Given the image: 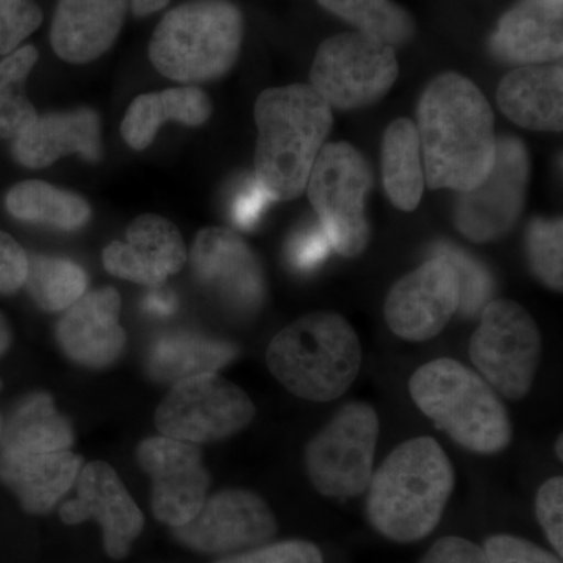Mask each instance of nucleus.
Here are the masks:
<instances>
[{
	"label": "nucleus",
	"instance_id": "f257e3e1",
	"mask_svg": "<svg viewBox=\"0 0 563 563\" xmlns=\"http://www.w3.org/2000/svg\"><path fill=\"white\" fill-rule=\"evenodd\" d=\"M417 120L424 184L431 190L470 191L492 172L495 114L468 77L439 74L422 91Z\"/></svg>",
	"mask_w": 563,
	"mask_h": 563
},
{
	"label": "nucleus",
	"instance_id": "f03ea898",
	"mask_svg": "<svg viewBox=\"0 0 563 563\" xmlns=\"http://www.w3.org/2000/svg\"><path fill=\"white\" fill-rule=\"evenodd\" d=\"M255 179L273 201L306 191L333 125V111L310 85L269 88L255 101Z\"/></svg>",
	"mask_w": 563,
	"mask_h": 563
},
{
	"label": "nucleus",
	"instance_id": "7ed1b4c3",
	"mask_svg": "<svg viewBox=\"0 0 563 563\" xmlns=\"http://www.w3.org/2000/svg\"><path fill=\"white\" fill-rule=\"evenodd\" d=\"M455 487L453 463L431 437L396 448L369 481L366 515L388 540L426 539L442 520Z\"/></svg>",
	"mask_w": 563,
	"mask_h": 563
},
{
	"label": "nucleus",
	"instance_id": "20e7f679",
	"mask_svg": "<svg viewBox=\"0 0 563 563\" xmlns=\"http://www.w3.org/2000/svg\"><path fill=\"white\" fill-rule=\"evenodd\" d=\"M269 372L288 391L306 401L340 398L357 379L362 347L342 314L312 312L292 321L269 343Z\"/></svg>",
	"mask_w": 563,
	"mask_h": 563
},
{
	"label": "nucleus",
	"instance_id": "39448f33",
	"mask_svg": "<svg viewBox=\"0 0 563 563\" xmlns=\"http://www.w3.org/2000/svg\"><path fill=\"white\" fill-rule=\"evenodd\" d=\"M413 402L466 451L498 454L512 440V422L484 377L454 358L420 366L409 380Z\"/></svg>",
	"mask_w": 563,
	"mask_h": 563
},
{
	"label": "nucleus",
	"instance_id": "423d86ee",
	"mask_svg": "<svg viewBox=\"0 0 563 563\" xmlns=\"http://www.w3.org/2000/svg\"><path fill=\"white\" fill-rule=\"evenodd\" d=\"M244 18L232 0H188L163 16L150 58L163 76L202 84L225 76L242 52Z\"/></svg>",
	"mask_w": 563,
	"mask_h": 563
},
{
	"label": "nucleus",
	"instance_id": "0eeeda50",
	"mask_svg": "<svg viewBox=\"0 0 563 563\" xmlns=\"http://www.w3.org/2000/svg\"><path fill=\"white\" fill-rule=\"evenodd\" d=\"M373 180L368 161L346 141L324 144L314 161L307 196L332 250L343 257H358L368 247L366 198Z\"/></svg>",
	"mask_w": 563,
	"mask_h": 563
},
{
	"label": "nucleus",
	"instance_id": "6e6552de",
	"mask_svg": "<svg viewBox=\"0 0 563 563\" xmlns=\"http://www.w3.org/2000/svg\"><path fill=\"white\" fill-rule=\"evenodd\" d=\"M380 422L369 404L340 407L307 443L303 463L310 484L328 498H355L368 488Z\"/></svg>",
	"mask_w": 563,
	"mask_h": 563
},
{
	"label": "nucleus",
	"instance_id": "1a4fd4ad",
	"mask_svg": "<svg viewBox=\"0 0 563 563\" xmlns=\"http://www.w3.org/2000/svg\"><path fill=\"white\" fill-rule=\"evenodd\" d=\"M542 351V333L523 306L510 299L485 303L470 340V358L499 395L523 399L531 391Z\"/></svg>",
	"mask_w": 563,
	"mask_h": 563
},
{
	"label": "nucleus",
	"instance_id": "9d476101",
	"mask_svg": "<svg viewBox=\"0 0 563 563\" xmlns=\"http://www.w3.org/2000/svg\"><path fill=\"white\" fill-rule=\"evenodd\" d=\"M398 73L391 46L365 33H339L318 47L310 87L331 109L361 110L385 98Z\"/></svg>",
	"mask_w": 563,
	"mask_h": 563
},
{
	"label": "nucleus",
	"instance_id": "9b49d317",
	"mask_svg": "<svg viewBox=\"0 0 563 563\" xmlns=\"http://www.w3.org/2000/svg\"><path fill=\"white\" fill-rule=\"evenodd\" d=\"M255 418L246 391L218 373L174 384L155 412L163 437L192 444L220 442L242 432Z\"/></svg>",
	"mask_w": 563,
	"mask_h": 563
},
{
	"label": "nucleus",
	"instance_id": "f8f14e48",
	"mask_svg": "<svg viewBox=\"0 0 563 563\" xmlns=\"http://www.w3.org/2000/svg\"><path fill=\"white\" fill-rule=\"evenodd\" d=\"M531 158L515 136H496L492 172L476 188L459 192L454 222L470 242L484 244L512 232L525 209Z\"/></svg>",
	"mask_w": 563,
	"mask_h": 563
},
{
	"label": "nucleus",
	"instance_id": "ddd939ff",
	"mask_svg": "<svg viewBox=\"0 0 563 563\" xmlns=\"http://www.w3.org/2000/svg\"><path fill=\"white\" fill-rule=\"evenodd\" d=\"M272 507L254 492L229 488L206 499L198 515L174 539L196 553L233 555L272 542L277 533Z\"/></svg>",
	"mask_w": 563,
	"mask_h": 563
},
{
	"label": "nucleus",
	"instance_id": "4468645a",
	"mask_svg": "<svg viewBox=\"0 0 563 563\" xmlns=\"http://www.w3.org/2000/svg\"><path fill=\"white\" fill-rule=\"evenodd\" d=\"M136 461L151 477L152 512L161 523L180 528L198 515L210 487L199 444L150 437L139 444Z\"/></svg>",
	"mask_w": 563,
	"mask_h": 563
},
{
	"label": "nucleus",
	"instance_id": "2eb2a0df",
	"mask_svg": "<svg viewBox=\"0 0 563 563\" xmlns=\"http://www.w3.org/2000/svg\"><path fill=\"white\" fill-rule=\"evenodd\" d=\"M461 306V284L442 255L422 263L393 285L384 314L390 331L407 342H428L446 328Z\"/></svg>",
	"mask_w": 563,
	"mask_h": 563
},
{
	"label": "nucleus",
	"instance_id": "dca6fc26",
	"mask_svg": "<svg viewBox=\"0 0 563 563\" xmlns=\"http://www.w3.org/2000/svg\"><path fill=\"white\" fill-rule=\"evenodd\" d=\"M191 268L196 279L232 312H255L265 299L261 263L231 229L207 228L199 232L192 244Z\"/></svg>",
	"mask_w": 563,
	"mask_h": 563
},
{
	"label": "nucleus",
	"instance_id": "f3484780",
	"mask_svg": "<svg viewBox=\"0 0 563 563\" xmlns=\"http://www.w3.org/2000/svg\"><path fill=\"white\" fill-rule=\"evenodd\" d=\"M74 485L77 498L60 507L63 523L98 521L107 555L121 561L131 553L133 542L143 532L144 517L140 507L109 463L91 462L81 466Z\"/></svg>",
	"mask_w": 563,
	"mask_h": 563
},
{
	"label": "nucleus",
	"instance_id": "a211bd4d",
	"mask_svg": "<svg viewBox=\"0 0 563 563\" xmlns=\"http://www.w3.org/2000/svg\"><path fill=\"white\" fill-rule=\"evenodd\" d=\"M120 313L121 296L113 287L85 292L58 321L55 336L63 354L91 369L117 363L128 343Z\"/></svg>",
	"mask_w": 563,
	"mask_h": 563
},
{
	"label": "nucleus",
	"instance_id": "6ab92c4d",
	"mask_svg": "<svg viewBox=\"0 0 563 563\" xmlns=\"http://www.w3.org/2000/svg\"><path fill=\"white\" fill-rule=\"evenodd\" d=\"M184 239L176 225L158 214H141L125 232V242H111L102 252L111 276L144 287H162L187 263Z\"/></svg>",
	"mask_w": 563,
	"mask_h": 563
},
{
	"label": "nucleus",
	"instance_id": "aec40b11",
	"mask_svg": "<svg viewBox=\"0 0 563 563\" xmlns=\"http://www.w3.org/2000/svg\"><path fill=\"white\" fill-rule=\"evenodd\" d=\"M490 51L507 65L561 62L563 0H518L503 14L492 33Z\"/></svg>",
	"mask_w": 563,
	"mask_h": 563
},
{
	"label": "nucleus",
	"instance_id": "412c9836",
	"mask_svg": "<svg viewBox=\"0 0 563 563\" xmlns=\"http://www.w3.org/2000/svg\"><path fill=\"white\" fill-rule=\"evenodd\" d=\"M84 459L70 450L16 451L0 448V483L31 515H47L76 484Z\"/></svg>",
	"mask_w": 563,
	"mask_h": 563
},
{
	"label": "nucleus",
	"instance_id": "4be33fe9",
	"mask_svg": "<svg viewBox=\"0 0 563 563\" xmlns=\"http://www.w3.org/2000/svg\"><path fill=\"white\" fill-rule=\"evenodd\" d=\"M129 0H58L51 25V44L62 60L95 62L120 36Z\"/></svg>",
	"mask_w": 563,
	"mask_h": 563
},
{
	"label": "nucleus",
	"instance_id": "5701e85b",
	"mask_svg": "<svg viewBox=\"0 0 563 563\" xmlns=\"http://www.w3.org/2000/svg\"><path fill=\"white\" fill-rule=\"evenodd\" d=\"M14 158L25 168L41 169L65 155L80 154L85 161L102 157L101 120L91 109L38 117L14 139Z\"/></svg>",
	"mask_w": 563,
	"mask_h": 563
},
{
	"label": "nucleus",
	"instance_id": "b1692460",
	"mask_svg": "<svg viewBox=\"0 0 563 563\" xmlns=\"http://www.w3.org/2000/svg\"><path fill=\"white\" fill-rule=\"evenodd\" d=\"M504 117L528 131H563L562 63L518 66L503 77L496 92Z\"/></svg>",
	"mask_w": 563,
	"mask_h": 563
},
{
	"label": "nucleus",
	"instance_id": "393cba45",
	"mask_svg": "<svg viewBox=\"0 0 563 563\" xmlns=\"http://www.w3.org/2000/svg\"><path fill=\"white\" fill-rule=\"evenodd\" d=\"M239 354L232 343L191 331H169L155 336L146 352L152 379L177 384L202 374L218 373Z\"/></svg>",
	"mask_w": 563,
	"mask_h": 563
},
{
	"label": "nucleus",
	"instance_id": "a878e982",
	"mask_svg": "<svg viewBox=\"0 0 563 563\" xmlns=\"http://www.w3.org/2000/svg\"><path fill=\"white\" fill-rule=\"evenodd\" d=\"M210 117L211 102L201 88H169L139 96L125 113L121 133L132 150L143 151L155 140L163 122L176 121L199 128Z\"/></svg>",
	"mask_w": 563,
	"mask_h": 563
},
{
	"label": "nucleus",
	"instance_id": "bb28decb",
	"mask_svg": "<svg viewBox=\"0 0 563 563\" xmlns=\"http://www.w3.org/2000/svg\"><path fill=\"white\" fill-rule=\"evenodd\" d=\"M74 440L73 424L58 412L49 393L33 391L11 407L3 420L0 448L47 453L70 450Z\"/></svg>",
	"mask_w": 563,
	"mask_h": 563
},
{
	"label": "nucleus",
	"instance_id": "cd10ccee",
	"mask_svg": "<svg viewBox=\"0 0 563 563\" xmlns=\"http://www.w3.org/2000/svg\"><path fill=\"white\" fill-rule=\"evenodd\" d=\"M380 166L385 192L396 209L413 211L424 190V168L417 125L407 118L385 129Z\"/></svg>",
	"mask_w": 563,
	"mask_h": 563
},
{
	"label": "nucleus",
	"instance_id": "c85d7f7f",
	"mask_svg": "<svg viewBox=\"0 0 563 563\" xmlns=\"http://www.w3.org/2000/svg\"><path fill=\"white\" fill-rule=\"evenodd\" d=\"M5 206L18 221L57 231H79L91 220V207L84 198L43 180L14 185L7 192Z\"/></svg>",
	"mask_w": 563,
	"mask_h": 563
},
{
	"label": "nucleus",
	"instance_id": "c756f323",
	"mask_svg": "<svg viewBox=\"0 0 563 563\" xmlns=\"http://www.w3.org/2000/svg\"><path fill=\"white\" fill-rule=\"evenodd\" d=\"M318 3L340 18L357 32L373 36L391 46L406 47L417 35L412 14L393 0H317Z\"/></svg>",
	"mask_w": 563,
	"mask_h": 563
},
{
	"label": "nucleus",
	"instance_id": "7c9ffc66",
	"mask_svg": "<svg viewBox=\"0 0 563 563\" xmlns=\"http://www.w3.org/2000/svg\"><path fill=\"white\" fill-rule=\"evenodd\" d=\"M24 287L44 312H65L87 292L88 277L69 258L32 255Z\"/></svg>",
	"mask_w": 563,
	"mask_h": 563
},
{
	"label": "nucleus",
	"instance_id": "2f4dec72",
	"mask_svg": "<svg viewBox=\"0 0 563 563\" xmlns=\"http://www.w3.org/2000/svg\"><path fill=\"white\" fill-rule=\"evenodd\" d=\"M38 57L36 47L29 44L0 62V139H16L38 120L24 88Z\"/></svg>",
	"mask_w": 563,
	"mask_h": 563
},
{
	"label": "nucleus",
	"instance_id": "473e14b6",
	"mask_svg": "<svg viewBox=\"0 0 563 563\" xmlns=\"http://www.w3.org/2000/svg\"><path fill=\"white\" fill-rule=\"evenodd\" d=\"M526 247L533 274L551 290L562 291V218H536L529 222Z\"/></svg>",
	"mask_w": 563,
	"mask_h": 563
},
{
	"label": "nucleus",
	"instance_id": "72a5a7b5",
	"mask_svg": "<svg viewBox=\"0 0 563 563\" xmlns=\"http://www.w3.org/2000/svg\"><path fill=\"white\" fill-rule=\"evenodd\" d=\"M437 255H442L454 266L461 284V309L465 313L474 314L488 302L493 291V279L483 263L474 261L472 255L454 246L442 244L437 250Z\"/></svg>",
	"mask_w": 563,
	"mask_h": 563
},
{
	"label": "nucleus",
	"instance_id": "f704fd0d",
	"mask_svg": "<svg viewBox=\"0 0 563 563\" xmlns=\"http://www.w3.org/2000/svg\"><path fill=\"white\" fill-rule=\"evenodd\" d=\"M43 22L33 0H0V55H10Z\"/></svg>",
	"mask_w": 563,
	"mask_h": 563
},
{
	"label": "nucleus",
	"instance_id": "c9c22d12",
	"mask_svg": "<svg viewBox=\"0 0 563 563\" xmlns=\"http://www.w3.org/2000/svg\"><path fill=\"white\" fill-rule=\"evenodd\" d=\"M217 563H324L320 548L307 540L266 543Z\"/></svg>",
	"mask_w": 563,
	"mask_h": 563
},
{
	"label": "nucleus",
	"instance_id": "e433bc0d",
	"mask_svg": "<svg viewBox=\"0 0 563 563\" xmlns=\"http://www.w3.org/2000/svg\"><path fill=\"white\" fill-rule=\"evenodd\" d=\"M332 246L320 224H303L292 233L287 246L288 262L296 272L310 273L328 257Z\"/></svg>",
	"mask_w": 563,
	"mask_h": 563
},
{
	"label": "nucleus",
	"instance_id": "4c0bfd02",
	"mask_svg": "<svg viewBox=\"0 0 563 563\" xmlns=\"http://www.w3.org/2000/svg\"><path fill=\"white\" fill-rule=\"evenodd\" d=\"M537 520L558 555L563 554V479L551 477L539 488L536 498Z\"/></svg>",
	"mask_w": 563,
	"mask_h": 563
},
{
	"label": "nucleus",
	"instance_id": "58836bf2",
	"mask_svg": "<svg viewBox=\"0 0 563 563\" xmlns=\"http://www.w3.org/2000/svg\"><path fill=\"white\" fill-rule=\"evenodd\" d=\"M484 551L490 563H562L561 555L509 533L490 537L485 542Z\"/></svg>",
	"mask_w": 563,
	"mask_h": 563
},
{
	"label": "nucleus",
	"instance_id": "ea45409f",
	"mask_svg": "<svg viewBox=\"0 0 563 563\" xmlns=\"http://www.w3.org/2000/svg\"><path fill=\"white\" fill-rule=\"evenodd\" d=\"M29 255L20 243L0 231V295H14L27 279Z\"/></svg>",
	"mask_w": 563,
	"mask_h": 563
},
{
	"label": "nucleus",
	"instance_id": "a19ab883",
	"mask_svg": "<svg viewBox=\"0 0 563 563\" xmlns=\"http://www.w3.org/2000/svg\"><path fill=\"white\" fill-rule=\"evenodd\" d=\"M268 192L263 190L257 179H246L235 192L231 206V217L240 229H252L261 220L263 211L268 207Z\"/></svg>",
	"mask_w": 563,
	"mask_h": 563
},
{
	"label": "nucleus",
	"instance_id": "79ce46f5",
	"mask_svg": "<svg viewBox=\"0 0 563 563\" xmlns=\"http://www.w3.org/2000/svg\"><path fill=\"white\" fill-rule=\"evenodd\" d=\"M420 563H490L483 548L462 537H444L432 544Z\"/></svg>",
	"mask_w": 563,
	"mask_h": 563
},
{
	"label": "nucleus",
	"instance_id": "37998d69",
	"mask_svg": "<svg viewBox=\"0 0 563 563\" xmlns=\"http://www.w3.org/2000/svg\"><path fill=\"white\" fill-rule=\"evenodd\" d=\"M143 310L147 314L157 318H166L177 310V298L172 291L161 290V287H155L150 295L144 298Z\"/></svg>",
	"mask_w": 563,
	"mask_h": 563
},
{
	"label": "nucleus",
	"instance_id": "c03bdc74",
	"mask_svg": "<svg viewBox=\"0 0 563 563\" xmlns=\"http://www.w3.org/2000/svg\"><path fill=\"white\" fill-rule=\"evenodd\" d=\"M172 0H131L132 13L136 18H146L165 9Z\"/></svg>",
	"mask_w": 563,
	"mask_h": 563
},
{
	"label": "nucleus",
	"instance_id": "a18cd8bd",
	"mask_svg": "<svg viewBox=\"0 0 563 563\" xmlns=\"http://www.w3.org/2000/svg\"><path fill=\"white\" fill-rule=\"evenodd\" d=\"M13 343V332H11L10 322L5 314L0 312V358L10 351ZM0 390H2V380H0Z\"/></svg>",
	"mask_w": 563,
	"mask_h": 563
},
{
	"label": "nucleus",
	"instance_id": "49530a36",
	"mask_svg": "<svg viewBox=\"0 0 563 563\" xmlns=\"http://www.w3.org/2000/svg\"><path fill=\"white\" fill-rule=\"evenodd\" d=\"M562 435L559 437L558 442H555V455H558L559 461H562L563 459V451H562Z\"/></svg>",
	"mask_w": 563,
	"mask_h": 563
},
{
	"label": "nucleus",
	"instance_id": "de8ad7c7",
	"mask_svg": "<svg viewBox=\"0 0 563 563\" xmlns=\"http://www.w3.org/2000/svg\"><path fill=\"white\" fill-rule=\"evenodd\" d=\"M2 426H3V417H2V413H0V435H2Z\"/></svg>",
	"mask_w": 563,
	"mask_h": 563
}]
</instances>
